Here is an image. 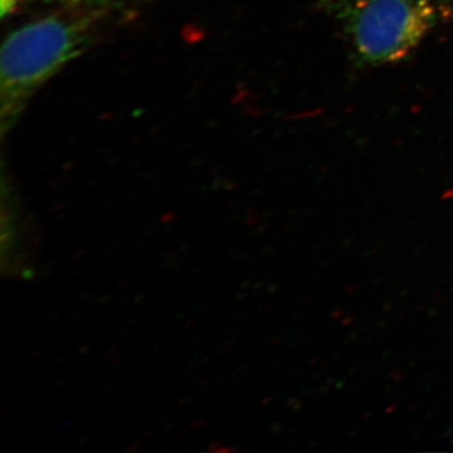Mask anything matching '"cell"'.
<instances>
[{"mask_svg": "<svg viewBox=\"0 0 453 453\" xmlns=\"http://www.w3.org/2000/svg\"><path fill=\"white\" fill-rule=\"evenodd\" d=\"M339 23L359 67L401 61L453 18V0H319Z\"/></svg>", "mask_w": 453, "mask_h": 453, "instance_id": "obj_1", "label": "cell"}, {"mask_svg": "<svg viewBox=\"0 0 453 453\" xmlns=\"http://www.w3.org/2000/svg\"><path fill=\"white\" fill-rule=\"evenodd\" d=\"M88 28L81 20L50 16L9 35L0 56L2 130L13 127L33 94L81 55Z\"/></svg>", "mask_w": 453, "mask_h": 453, "instance_id": "obj_2", "label": "cell"}, {"mask_svg": "<svg viewBox=\"0 0 453 453\" xmlns=\"http://www.w3.org/2000/svg\"><path fill=\"white\" fill-rule=\"evenodd\" d=\"M18 0H0V12L2 17L7 16L16 7Z\"/></svg>", "mask_w": 453, "mask_h": 453, "instance_id": "obj_3", "label": "cell"}]
</instances>
